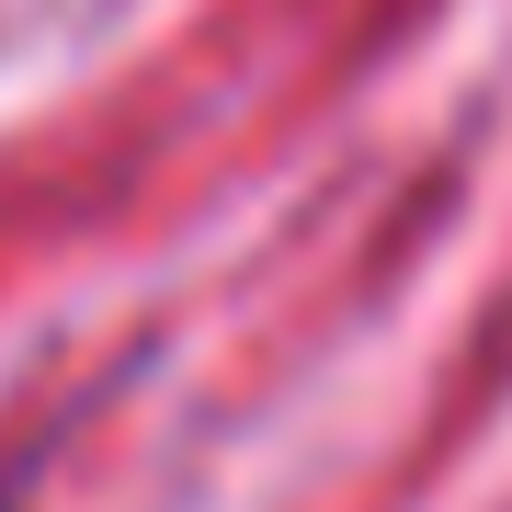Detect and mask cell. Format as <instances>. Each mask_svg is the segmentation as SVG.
I'll return each mask as SVG.
<instances>
[{
    "label": "cell",
    "mask_w": 512,
    "mask_h": 512,
    "mask_svg": "<svg viewBox=\"0 0 512 512\" xmlns=\"http://www.w3.org/2000/svg\"><path fill=\"white\" fill-rule=\"evenodd\" d=\"M0 512H23V490H12V478H0Z\"/></svg>",
    "instance_id": "1"
}]
</instances>
